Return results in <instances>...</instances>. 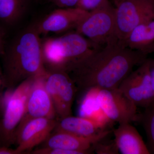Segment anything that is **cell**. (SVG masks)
Returning a JSON list of instances; mask_svg holds the SVG:
<instances>
[{"label":"cell","mask_w":154,"mask_h":154,"mask_svg":"<svg viewBox=\"0 0 154 154\" xmlns=\"http://www.w3.org/2000/svg\"><path fill=\"white\" fill-rule=\"evenodd\" d=\"M154 43V19H152L134 28L123 44L125 47L148 55V50Z\"/></svg>","instance_id":"cell-16"},{"label":"cell","mask_w":154,"mask_h":154,"mask_svg":"<svg viewBox=\"0 0 154 154\" xmlns=\"http://www.w3.org/2000/svg\"><path fill=\"white\" fill-rule=\"evenodd\" d=\"M101 47L75 31L45 38L42 41L45 67L48 72H66L73 64Z\"/></svg>","instance_id":"cell-3"},{"label":"cell","mask_w":154,"mask_h":154,"mask_svg":"<svg viewBox=\"0 0 154 154\" xmlns=\"http://www.w3.org/2000/svg\"><path fill=\"white\" fill-rule=\"evenodd\" d=\"M34 154H82L79 152L43 147L32 152Z\"/></svg>","instance_id":"cell-19"},{"label":"cell","mask_w":154,"mask_h":154,"mask_svg":"<svg viewBox=\"0 0 154 154\" xmlns=\"http://www.w3.org/2000/svg\"><path fill=\"white\" fill-rule=\"evenodd\" d=\"M113 132L114 142L120 153L150 154L142 137L130 123L119 124Z\"/></svg>","instance_id":"cell-14"},{"label":"cell","mask_w":154,"mask_h":154,"mask_svg":"<svg viewBox=\"0 0 154 154\" xmlns=\"http://www.w3.org/2000/svg\"><path fill=\"white\" fill-rule=\"evenodd\" d=\"M46 74L34 79L28 94L23 118L55 119L57 116L52 99L45 88Z\"/></svg>","instance_id":"cell-13"},{"label":"cell","mask_w":154,"mask_h":154,"mask_svg":"<svg viewBox=\"0 0 154 154\" xmlns=\"http://www.w3.org/2000/svg\"><path fill=\"white\" fill-rule=\"evenodd\" d=\"M136 122L140 123L145 131L150 154H154V103L138 114Z\"/></svg>","instance_id":"cell-18"},{"label":"cell","mask_w":154,"mask_h":154,"mask_svg":"<svg viewBox=\"0 0 154 154\" xmlns=\"http://www.w3.org/2000/svg\"><path fill=\"white\" fill-rule=\"evenodd\" d=\"M153 19H154V17H153Z\"/></svg>","instance_id":"cell-29"},{"label":"cell","mask_w":154,"mask_h":154,"mask_svg":"<svg viewBox=\"0 0 154 154\" xmlns=\"http://www.w3.org/2000/svg\"><path fill=\"white\" fill-rule=\"evenodd\" d=\"M30 0H0V24L11 27L18 24L27 12Z\"/></svg>","instance_id":"cell-17"},{"label":"cell","mask_w":154,"mask_h":154,"mask_svg":"<svg viewBox=\"0 0 154 154\" xmlns=\"http://www.w3.org/2000/svg\"><path fill=\"white\" fill-rule=\"evenodd\" d=\"M6 92L7 90L4 82L2 69L0 63V112L2 111Z\"/></svg>","instance_id":"cell-22"},{"label":"cell","mask_w":154,"mask_h":154,"mask_svg":"<svg viewBox=\"0 0 154 154\" xmlns=\"http://www.w3.org/2000/svg\"><path fill=\"white\" fill-rule=\"evenodd\" d=\"M104 0H79L76 7L90 12L96 8Z\"/></svg>","instance_id":"cell-20"},{"label":"cell","mask_w":154,"mask_h":154,"mask_svg":"<svg viewBox=\"0 0 154 154\" xmlns=\"http://www.w3.org/2000/svg\"><path fill=\"white\" fill-rule=\"evenodd\" d=\"M152 53H154V43L152 45V46L149 48L147 51L148 54H149Z\"/></svg>","instance_id":"cell-27"},{"label":"cell","mask_w":154,"mask_h":154,"mask_svg":"<svg viewBox=\"0 0 154 154\" xmlns=\"http://www.w3.org/2000/svg\"><path fill=\"white\" fill-rule=\"evenodd\" d=\"M59 8L76 7L79 0H49Z\"/></svg>","instance_id":"cell-23"},{"label":"cell","mask_w":154,"mask_h":154,"mask_svg":"<svg viewBox=\"0 0 154 154\" xmlns=\"http://www.w3.org/2000/svg\"><path fill=\"white\" fill-rule=\"evenodd\" d=\"M146 54L125 47L115 40L77 61L66 71L77 91L118 88L147 59Z\"/></svg>","instance_id":"cell-1"},{"label":"cell","mask_w":154,"mask_h":154,"mask_svg":"<svg viewBox=\"0 0 154 154\" xmlns=\"http://www.w3.org/2000/svg\"><path fill=\"white\" fill-rule=\"evenodd\" d=\"M1 134H0V146H1Z\"/></svg>","instance_id":"cell-28"},{"label":"cell","mask_w":154,"mask_h":154,"mask_svg":"<svg viewBox=\"0 0 154 154\" xmlns=\"http://www.w3.org/2000/svg\"><path fill=\"white\" fill-rule=\"evenodd\" d=\"M89 12L80 8H59L34 24L39 35L50 33H61L75 29Z\"/></svg>","instance_id":"cell-11"},{"label":"cell","mask_w":154,"mask_h":154,"mask_svg":"<svg viewBox=\"0 0 154 154\" xmlns=\"http://www.w3.org/2000/svg\"><path fill=\"white\" fill-rule=\"evenodd\" d=\"M118 89L137 107L144 108L154 103L147 58L125 78Z\"/></svg>","instance_id":"cell-10"},{"label":"cell","mask_w":154,"mask_h":154,"mask_svg":"<svg viewBox=\"0 0 154 154\" xmlns=\"http://www.w3.org/2000/svg\"><path fill=\"white\" fill-rule=\"evenodd\" d=\"M56 119L23 118L17 128L15 136L16 149L19 154L30 151L44 142L54 130Z\"/></svg>","instance_id":"cell-9"},{"label":"cell","mask_w":154,"mask_h":154,"mask_svg":"<svg viewBox=\"0 0 154 154\" xmlns=\"http://www.w3.org/2000/svg\"><path fill=\"white\" fill-rule=\"evenodd\" d=\"M0 56L7 91L25 80L47 73L42 57V40L34 24L20 31L5 45Z\"/></svg>","instance_id":"cell-2"},{"label":"cell","mask_w":154,"mask_h":154,"mask_svg":"<svg viewBox=\"0 0 154 154\" xmlns=\"http://www.w3.org/2000/svg\"><path fill=\"white\" fill-rule=\"evenodd\" d=\"M147 61L152 88L154 91V59L147 58Z\"/></svg>","instance_id":"cell-24"},{"label":"cell","mask_w":154,"mask_h":154,"mask_svg":"<svg viewBox=\"0 0 154 154\" xmlns=\"http://www.w3.org/2000/svg\"><path fill=\"white\" fill-rule=\"evenodd\" d=\"M0 154H20L17 149H13L10 147L0 146Z\"/></svg>","instance_id":"cell-25"},{"label":"cell","mask_w":154,"mask_h":154,"mask_svg":"<svg viewBox=\"0 0 154 154\" xmlns=\"http://www.w3.org/2000/svg\"><path fill=\"white\" fill-rule=\"evenodd\" d=\"M45 88L52 99L58 119L72 115V106L77 91L68 74L63 71H47Z\"/></svg>","instance_id":"cell-8"},{"label":"cell","mask_w":154,"mask_h":154,"mask_svg":"<svg viewBox=\"0 0 154 154\" xmlns=\"http://www.w3.org/2000/svg\"><path fill=\"white\" fill-rule=\"evenodd\" d=\"M115 35L123 43L137 25L153 19L154 0H114Z\"/></svg>","instance_id":"cell-6"},{"label":"cell","mask_w":154,"mask_h":154,"mask_svg":"<svg viewBox=\"0 0 154 154\" xmlns=\"http://www.w3.org/2000/svg\"><path fill=\"white\" fill-rule=\"evenodd\" d=\"M95 99L110 121L119 124L136 122L138 114L137 106L118 88L96 89Z\"/></svg>","instance_id":"cell-7"},{"label":"cell","mask_w":154,"mask_h":154,"mask_svg":"<svg viewBox=\"0 0 154 154\" xmlns=\"http://www.w3.org/2000/svg\"><path fill=\"white\" fill-rule=\"evenodd\" d=\"M35 78L25 80L6 92L0 119L1 146L10 147L15 143L16 131L25 115L28 94Z\"/></svg>","instance_id":"cell-4"},{"label":"cell","mask_w":154,"mask_h":154,"mask_svg":"<svg viewBox=\"0 0 154 154\" xmlns=\"http://www.w3.org/2000/svg\"><path fill=\"white\" fill-rule=\"evenodd\" d=\"M110 132V131L104 130L93 136L85 137L54 129L44 142L43 147L78 152L82 154H89L92 147L103 140Z\"/></svg>","instance_id":"cell-12"},{"label":"cell","mask_w":154,"mask_h":154,"mask_svg":"<svg viewBox=\"0 0 154 154\" xmlns=\"http://www.w3.org/2000/svg\"><path fill=\"white\" fill-rule=\"evenodd\" d=\"M96 152L98 154H116L118 152L117 147L116 146L115 142L110 144L109 145H102L99 144V142L95 144Z\"/></svg>","instance_id":"cell-21"},{"label":"cell","mask_w":154,"mask_h":154,"mask_svg":"<svg viewBox=\"0 0 154 154\" xmlns=\"http://www.w3.org/2000/svg\"><path fill=\"white\" fill-rule=\"evenodd\" d=\"M5 45V34L2 28L0 27V54H2L4 51Z\"/></svg>","instance_id":"cell-26"},{"label":"cell","mask_w":154,"mask_h":154,"mask_svg":"<svg viewBox=\"0 0 154 154\" xmlns=\"http://www.w3.org/2000/svg\"><path fill=\"white\" fill-rule=\"evenodd\" d=\"M75 31L99 46L117 40L115 7L109 0H104L96 8L89 12Z\"/></svg>","instance_id":"cell-5"},{"label":"cell","mask_w":154,"mask_h":154,"mask_svg":"<svg viewBox=\"0 0 154 154\" xmlns=\"http://www.w3.org/2000/svg\"><path fill=\"white\" fill-rule=\"evenodd\" d=\"M55 129L85 137L93 136L105 130L99 123L90 119L72 115L58 119Z\"/></svg>","instance_id":"cell-15"}]
</instances>
